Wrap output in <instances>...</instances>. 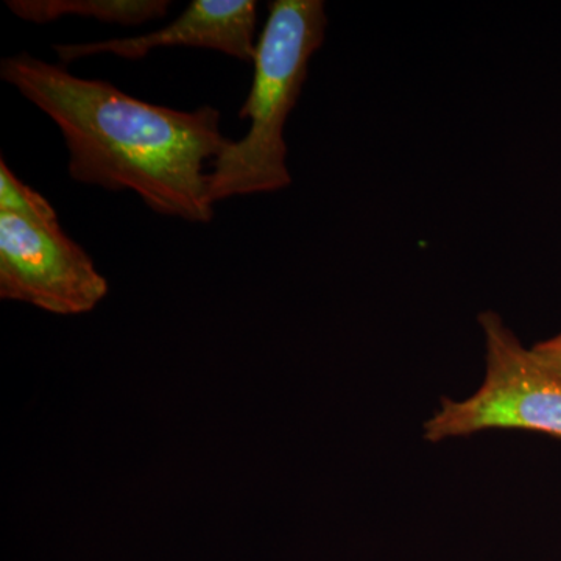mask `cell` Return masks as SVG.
<instances>
[{
	"label": "cell",
	"mask_w": 561,
	"mask_h": 561,
	"mask_svg": "<svg viewBox=\"0 0 561 561\" xmlns=\"http://www.w3.org/2000/svg\"><path fill=\"white\" fill-rule=\"evenodd\" d=\"M486 376L465 401L443 398L424 424L431 443L486 430L541 432L561 438V376L526 348L496 312H483Z\"/></svg>",
	"instance_id": "3957f363"
},
{
	"label": "cell",
	"mask_w": 561,
	"mask_h": 561,
	"mask_svg": "<svg viewBox=\"0 0 561 561\" xmlns=\"http://www.w3.org/2000/svg\"><path fill=\"white\" fill-rule=\"evenodd\" d=\"M0 213L31 221H58V214L39 192L22 183L5 160H0Z\"/></svg>",
	"instance_id": "52a82bcc"
},
{
	"label": "cell",
	"mask_w": 561,
	"mask_h": 561,
	"mask_svg": "<svg viewBox=\"0 0 561 561\" xmlns=\"http://www.w3.org/2000/svg\"><path fill=\"white\" fill-rule=\"evenodd\" d=\"M327 25L321 0L268 3L253 57V81L239 111L241 119L250 121V128L241 140H230L210 164L208 198L213 205L280 191L291 183L284 130Z\"/></svg>",
	"instance_id": "7a4b0ae2"
},
{
	"label": "cell",
	"mask_w": 561,
	"mask_h": 561,
	"mask_svg": "<svg viewBox=\"0 0 561 561\" xmlns=\"http://www.w3.org/2000/svg\"><path fill=\"white\" fill-rule=\"evenodd\" d=\"M0 77L60 128L70 179L131 191L161 216L213 220L206 162L230 142L221 135L219 110L153 105L25 51L2 58Z\"/></svg>",
	"instance_id": "6da1fadb"
},
{
	"label": "cell",
	"mask_w": 561,
	"mask_h": 561,
	"mask_svg": "<svg viewBox=\"0 0 561 561\" xmlns=\"http://www.w3.org/2000/svg\"><path fill=\"white\" fill-rule=\"evenodd\" d=\"M256 24L257 3L253 0H194L160 31L98 43L57 44L54 50L61 61L72 62L105 54L124 60H140L157 49L192 47L253 62Z\"/></svg>",
	"instance_id": "5b68a950"
},
{
	"label": "cell",
	"mask_w": 561,
	"mask_h": 561,
	"mask_svg": "<svg viewBox=\"0 0 561 561\" xmlns=\"http://www.w3.org/2000/svg\"><path fill=\"white\" fill-rule=\"evenodd\" d=\"M21 20L46 24L65 16L90 18L108 24L140 25L168 14L169 0H7Z\"/></svg>",
	"instance_id": "8992f818"
},
{
	"label": "cell",
	"mask_w": 561,
	"mask_h": 561,
	"mask_svg": "<svg viewBox=\"0 0 561 561\" xmlns=\"http://www.w3.org/2000/svg\"><path fill=\"white\" fill-rule=\"evenodd\" d=\"M105 276L60 221L0 213V298L55 316L94 311L108 295Z\"/></svg>",
	"instance_id": "277c9868"
},
{
	"label": "cell",
	"mask_w": 561,
	"mask_h": 561,
	"mask_svg": "<svg viewBox=\"0 0 561 561\" xmlns=\"http://www.w3.org/2000/svg\"><path fill=\"white\" fill-rule=\"evenodd\" d=\"M531 351L542 364L561 376V332L549 341L537 343Z\"/></svg>",
	"instance_id": "ba28073f"
}]
</instances>
